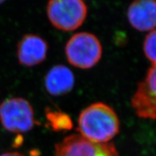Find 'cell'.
<instances>
[{
	"mask_svg": "<svg viewBox=\"0 0 156 156\" xmlns=\"http://www.w3.org/2000/svg\"><path fill=\"white\" fill-rule=\"evenodd\" d=\"M116 113L106 103L90 105L80 113L77 131L85 139L97 143H108L119 132Z\"/></svg>",
	"mask_w": 156,
	"mask_h": 156,
	"instance_id": "6da1fadb",
	"label": "cell"
},
{
	"mask_svg": "<svg viewBox=\"0 0 156 156\" xmlns=\"http://www.w3.org/2000/svg\"><path fill=\"white\" fill-rule=\"evenodd\" d=\"M102 45L94 34L87 32L77 33L68 41L65 46L67 61L80 69H90L100 61L102 56Z\"/></svg>",
	"mask_w": 156,
	"mask_h": 156,
	"instance_id": "7a4b0ae2",
	"label": "cell"
},
{
	"mask_svg": "<svg viewBox=\"0 0 156 156\" xmlns=\"http://www.w3.org/2000/svg\"><path fill=\"white\" fill-rule=\"evenodd\" d=\"M0 123L11 133L28 132L36 124L34 108L23 98L5 99L0 103Z\"/></svg>",
	"mask_w": 156,
	"mask_h": 156,
	"instance_id": "3957f363",
	"label": "cell"
},
{
	"mask_svg": "<svg viewBox=\"0 0 156 156\" xmlns=\"http://www.w3.org/2000/svg\"><path fill=\"white\" fill-rule=\"evenodd\" d=\"M87 14L83 0H50L47 15L51 23L58 30L73 31L81 26Z\"/></svg>",
	"mask_w": 156,
	"mask_h": 156,
	"instance_id": "277c9868",
	"label": "cell"
},
{
	"mask_svg": "<svg viewBox=\"0 0 156 156\" xmlns=\"http://www.w3.org/2000/svg\"><path fill=\"white\" fill-rule=\"evenodd\" d=\"M54 156H119V152L113 142L97 143L75 134L56 144Z\"/></svg>",
	"mask_w": 156,
	"mask_h": 156,
	"instance_id": "5b68a950",
	"label": "cell"
},
{
	"mask_svg": "<svg viewBox=\"0 0 156 156\" xmlns=\"http://www.w3.org/2000/svg\"><path fill=\"white\" fill-rule=\"evenodd\" d=\"M132 106L140 118L156 119V64L150 68L145 79L138 84Z\"/></svg>",
	"mask_w": 156,
	"mask_h": 156,
	"instance_id": "8992f818",
	"label": "cell"
},
{
	"mask_svg": "<svg viewBox=\"0 0 156 156\" xmlns=\"http://www.w3.org/2000/svg\"><path fill=\"white\" fill-rule=\"evenodd\" d=\"M48 44L41 37L26 34L17 44V56L19 63L25 67H34L42 63L46 58Z\"/></svg>",
	"mask_w": 156,
	"mask_h": 156,
	"instance_id": "52a82bcc",
	"label": "cell"
},
{
	"mask_svg": "<svg viewBox=\"0 0 156 156\" xmlns=\"http://www.w3.org/2000/svg\"><path fill=\"white\" fill-rule=\"evenodd\" d=\"M127 18L136 30H153L156 27V0H134L127 9Z\"/></svg>",
	"mask_w": 156,
	"mask_h": 156,
	"instance_id": "ba28073f",
	"label": "cell"
},
{
	"mask_svg": "<svg viewBox=\"0 0 156 156\" xmlns=\"http://www.w3.org/2000/svg\"><path fill=\"white\" fill-rule=\"evenodd\" d=\"M45 87L49 94L62 95L72 90L75 85V76L66 66H54L46 74L44 80Z\"/></svg>",
	"mask_w": 156,
	"mask_h": 156,
	"instance_id": "9c48e42d",
	"label": "cell"
},
{
	"mask_svg": "<svg viewBox=\"0 0 156 156\" xmlns=\"http://www.w3.org/2000/svg\"><path fill=\"white\" fill-rule=\"evenodd\" d=\"M48 126L55 132L67 131L73 126V121L69 115L58 111L47 110L46 113Z\"/></svg>",
	"mask_w": 156,
	"mask_h": 156,
	"instance_id": "30bf717a",
	"label": "cell"
},
{
	"mask_svg": "<svg viewBox=\"0 0 156 156\" xmlns=\"http://www.w3.org/2000/svg\"><path fill=\"white\" fill-rule=\"evenodd\" d=\"M143 48L146 57L153 64H156V30L151 31L145 37Z\"/></svg>",
	"mask_w": 156,
	"mask_h": 156,
	"instance_id": "8fae6325",
	"label": "cell"
},
{
	"mask_svg": "<svg viewBox=\"0 0 156 156\" xmlns=\"http://www.w3.org/2000/svg\"><path fill=\"white\" fill-rule=\"evenodd\" d=\"M0 156H25L22 153H18V152H7L2 154Z\"/></svg>",
	"mask_w": 156,
	"mask_h": 156,
	"instance_id": "7c38bea8",
	"label": "cell"
},
{
	"mask_svg": "<svg viewBox=\"0 0 156 156\" xmlns=\"http://www.w3.org/2000/svg\"><path fill=\"white\" fill-rule=\"evenodd\" d=\"M5 1V0H0V5H1V4H2Z\"/></svg>",
	"mask_w": 156,
	"mask_h": 156,
	"instance_id": "4fadbf2b",
	"label": "cell"
}]
</instances>
